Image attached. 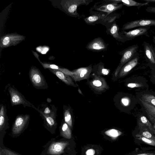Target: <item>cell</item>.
Masks as SVG:
<instances>
[{
    "label": "cell",
    "instance_id": "1",
    "mask_svg": "<svg viewBox=\"0 0 155 155\" xmlns=\"http://www.w3.org/2000/svg\"><path fill=\"white\" fill-rule=\"evenodd\" d=\"M8 91L10 95L11 103L12 106L22 104L25 107H27L32 108L34 105L27 100L24 96L14 86L8 84Z\"/></svg>",
    "mask_w": 155,
    "mask_h": 155
},
{
    "label": "cell",
    "instance_id": "2",
    "mask_svg": "<svg viewBox=\"0 0 155 155\" xmlns=\"http://www.w3.org/2000/svg\"><path fill=\"white\" fill-rule=\"evenodd\" d=\"M30 81L35 88L38 89H45L48 86L46 81L41 72L37 68L32 67L29 72Z\"/></svg>",
    "mask_w": 155,
    "mask_h": 155
},
{
    "label": "cell",
    "instance_id": "3",
    "mask_svg": "<svg viewBox=\"0 0 155 155\" xmlns=\"http://www.w3.org/2000/svg\"><path fill=\"white\" fill-rule=\"evenodd\" d=\"M138 48L139 46L137 44L128 47L120 52L122 58L115 71L114 75L115 77H117L122 67L130 61L136 54Z\"/></svg>",
    "mask_w": 155,
    "mask_h": 155
},
{
    "label": "cell",
    "instance_id": "4",
    "mask_svg": "<svg viewBox=\"0 0 155 155\" xmlns=\"http://www.w3.org/2000/svg\"><path fill=\"white\" fill-rule=\"evenodd\" d=\"M30 119V115L28 114L17 116L12 128L13 133L18 134L21 132L28 124Z\"/></svg>",
    "mask_w": 155,
    "mask_h": 155
},
{
    "label": "cell",
    "instance_id": "5",
    "mask_svg": "<svg viewBox=\"0 0 155 155\" xmlns=\"http://www.w3.org/2000/svg\"><path fill=\"white\" fill-rule=\"evenodd\" d=\"M155 26V19H141L128 22L124 24L122 28L123 31L135 28Z\"/></svg>",
    "mask_w": 155,
    "mask_h": 155
},
{
    "label": "cell",
    "instance_id": "6",
    "mask_svg": "<svg viewBox=\"0 0 155 155\" xmlns=\"http://www.w3.org/2000/svg\"><path fill=\"white\" fill-rule=\"evenodd\" d=\"M150 28V26L140 27L128 31H123L122 33L126 40H130L138 37L146 35Z\"/></svg>",
    "mask_w": 155,
    "mask_h": 155
},
{
    "label": "cell",
    "instance_id": "7",
    "mask_svg": "<svg viewBox=\"0 0 155 155\" xmlns=\"http://www.w3.org/2000/svg\"><path fill=\"white\" fill-rule=\"evenodd\" d=\"M92 0H71L67 1L65 3V7L70 14L76 15H78L77 12L78 7L82 5H87Z\"/></svg>",
    "mask_w": 155,
    "mask_h": 155
},
{
    "label": "cell",
    "instance_id": "8",
    "mask_svg": "<svg viewBox=\"0 0 155 155\" xmlns=\"http://www.w3.org/2000/svg\"><path fill=\"white\" fill-rule=\"evenodd\" d=\"M32 108L36 110L40 114V116L44 120V122L48 127L51 128L57 125L56 118L57 117V108L56 107L54 108L52 112L50 114H44L40 109H39L33 105Z\"/></svg>",
    "mask_w": 155,
    "mask_h": 155
},
{
    "label": "cell",
    "instance_id": "9",
    "mask_svg": "<svg viewBox=\"0 0 155 155\" xmlns=\"http://www.w3.org/2000/svg\"><path fill=\"white\" fill-rule=\"evenodd\" d=\"M139 58L138 53H137L130 61L125 64L122 67L119 73L118 77H122L127 75L137 65Z\"/></svg>",
    "mask_w": 155,
    "mask_h": 155
},
{
    "label": "cell",
    "instance_id": "10",
    "mask_svg": "<svg viewBox=\"0 0 155 155\" xmlns=\"http://www.w3.org/2000/svg\"><path fill=\"white\" fill-rule=\"evenodd\" d=\"M91 70V66L80 68L72 71L73 74L71 77L75 81L87 79L89 78Z\"/></svg>",
    "mask_w": 155,
    "mask_h": 155
},
{
    "label": "cell",
    "instance_id": "11",
    "mask_svg": "<svg viewBox=\"0 0 155 155\" xmlns=\"http://www.w3.org/2000/svg\"><path fill=\"white\" fill-rule=\"evenodd\" d=\"M90 84L92 87L99 91H104L108 88L105 79L99 76H95Z\"/></svg>",
    "mask_w": 155,
    "mask_h": 155
},
{
    "label": "cell",
    "instance_id": "12",
    "mask_svg": "<svg viewBox=\"0 0 155 155\" xmlns=\"http://www.w3.org/2000/svg\"><path fill=\"white\" fill-rule=\"evenodd\" d=\"M107 46L100 38H96L89 42L86 46L87 49L92 51H99L105 50Z\"/></svg>",
    "mask_w": 155,
    "mask_h": 155
},
{
    "label": "cell",
    "instance_id": "13",
    "mask_svg": "<svg viewBox=\"0 0 155 155\" xmlns=\"http://www.w3.org/2000/svg\"><path fill=\"white\" fill-rule=\"evenodd\" d=\"M69 144L67 141L53 142L49 147L47 153L51 155L60 154L64 152V150Z\"/></svg>",
    "mask_w": 155,
    "mask_h": 155
},
{
    "label": "cell",
    "instance_id": "14",
    "mask_svg": "<svg viewBox=\"0 0 155 155\" xmlns=\"http://www.w3.org/2000/svg\"><path fill=\"white\" fill-rule=\"evenodd\" d=\"M143 46L145 58L150 64L155 65V49L145 41L143 42Z\"/></svg>",
    "mask_w": 155,
    "mask_h": 155
},
{
    "label": "cell",
    "instance_id": "15",
    "mask_svg": "<svg viewBox=\"0 0 155 155\" xmlns=\"http://www.w3.org/2000/svg\"><path fill=\"white\" fill-rule=\"evenodd\" d=\"M138 123L140 130H147L152 134H155V130L153 126L145 116H140L138 118Z\"/></svg>",
    "mask_w": 155,
    "mask_h": 155
},
{
    "label": "cell",
    "instance_id": "16",
    "mask_svg": "<svg viewBox=\"0 0 155 155\" xmlns=\"http://www.w3.org/2000/svg\"><path fill=\"white\" fill-rule=\"evenodd\" d=\"M49 70L66 84L77 87L76 84L74 82L70 76L59 70L51 69H49Z\"/></svg>",
    "mask_w": 155,
    "mask_h": 155
},
{
    "label": "cell",
    "instance_id": "17",
    "mask_svg": "<svg viewBox=\"0 0 155 155\" xmlns=\"http://www.w3.org/2000/svg\"><path fill=\"white\" fill-rule=\"evenodd\" d=\"M111 3L106 4L97 8L96 10L107 13V15L112 12L121 8L124 5L122 3L119 4L112 2Z\"/></svg>",
    "mask_w": 155,
    "mask_h": 155
},
{
    "label": "cell",
    "instance_id": "18",
    "mask_svg": "<svg viewBox=\"0 0 155 155\" xmlns=\"http://www.w3.org/2000/svg\"><path fill=\"white\" fill-rule=\"evenodd\" d=\"M139 100L144 107L149 120L153 123L155 124V106L144 102L141 98Z\"/></svg>",
    "mask_w": 155,
    "mask_h": 155
},
{
    "label": "cell",
    "instance_id": "19",
    "mask_svg": "<svg viewBox=\"0 0 155 155\" xmlns=\"http://www.w3.org/2000/svg\"><path fill=\"white\" fill-rule=\"evenodd\" d=\"M8 118L7 114V109L5 105H0V129L1 131L8 124Z\"/></svg>",
    "mask_w": 155,
    "mask_h": 155
},
{
    "label": "cell",
    "instance_id": "20",
    "mask_svg": "<svg viewBox=\"0 0 155 155\" xmlns=\"http://www.w3.org/2000/svg\"><path fill=\"white\" fill-rule=\"evenodd\" d=\"M110 1L116 2L118 3H122L124 5L128 7L136 6L139 9L142 6L149 5L148 2L140 3L133 0H111Z\"/></svg>",
    "mask_w": 155,
    "mask_h": 155
},
{
    "label": "cell",
    "instance_id": "21",
    "mask_svg": "<svg viewBox=\"0 0 155 155\" xmlns=\"http://www.w3.org/2000/svg\"><path fill=\"white\" fill-rule=\"evenodd\" d=\"M64 122L69 126L71 128L72 127V119L70 109L69 107L64 106Z\"/></svg>",
    "mask_w": 155,
    "mask_h": 155
},
{
    "label": "cell",
    "instance_id": "22",
    "mask_svg": "<svg viewBox=\"0 0 155 155\" xmlns=\"http://www.w3.org/2000/svg\"><path fill=\"white\" fill-rule=\"evenodd\" d=\"M61 133L64 137L70 139L71 137V132L70 127L65 122H63L61 127Z\"/></svg>",
    "mask_w": 155,
    "mask_h": 155
},
{
    "label": "cell",
    "instance_id": "23",
    "mask_svg": "<svg viewBox=\"0 0 155 155\" xmlns=\"http://www.w3.org/2000/svg\"><path fill=\"white\" fill-rule=\"evenodd\" d=\"M143 101L155 106V96L149 94L141 95V98Z\"/></svg>",
    "mask_w": 155,
    "mask_h": 155
},
{
    "label": "cell",
    "instance_id": "24",
    "mask_svg": "<svg viewBox=\"0 0 155 155\" xmlns=\"http://www.w3.org/2000/svg\"><path fill=\"white\" fill-rule=\"evenodd\" d=\"M104 134L112 139H115L120 135L122 133L117 130L111 129L105 131Z\"/></svg>",
    "mask_w": 155,
    "mask_h": 155
},
{
    "label": "cell",
    "instance_id": "25",
    "mask_svg": "<svg viewBox=\"0 0 155 155\" xmlns=\"http://www.w3.org/2000/svg\"><path fill=\"white\" fill-rule=\"evenodd\" d=\"M118 28L117 25L115 24H113L112 25L110 32L111 34L115 38L122 40L124 38L122 37L118 33Z\"/></svg>",
    "mask_w": 155,
    "mask_h": 155
},
{
    "label": "cell",
    "instance_id": "26",
    "mask_svg": "<svg viewBox=\"0 0 155 155\" xmlns=\"http://www.w3.org/2000/svg\"><path fill=\"white\" fill-rule=\"evenodd\" d=\"M104 15V14L93 15L86 18L84 19V20L86 23L91 24L100 19L101 17H103Z\"/></svg>",
    "mask_w": 155,
    "mask_h": 155
},
{
    "label": "cell",
    "instance_id": "27",
    "mask_svg": "<svg viewBox=\"0 0 155 155\" xmlns=\"http://www.w3.org/2000/svg\"><path fill=\"white\" fill-rule=\"evenodd\" d=\"M136 135L155 140V137L148 130H140L139 133Z\"/></svg>",
    "mask_w": 155,
    "mask_h": 155
},
{
    "label": "cell",
    "instance_id": "28",
    "mask_svg": "<svg viewBox=\"0 0 155 155\" xmlns=\"http://www.w3.org/2000/svg\"><path fill=\"white\" fill-rule=\"evenodd\" d=\"M137 139L150 145L155 146V140L148 139L143 137L136 135Z\"/></svg>",
    "mask_w": 155,
    "mask_h": 155
},
{
    "label": "cell",
    "instance_id": "29",
    "mask_svg": "<svg viewBox=\"0 0 155 155\" xmlns=\"http://www.w3.org/2000/svg\"><path fill=\"white\" fill-rule=\"evenodd\" d=\"M55 107V105L53 104L51 105V108L49 106H45L40 110L45 114H50L52 113Z\"/></svg>",
    "mask_w": 155,
    "mask_h": 155
},
{
    "label": "cell",
    "instance_id": "30",
    "mask_svg": "<svg viewBox=\"0 0 155 155\" xmlns=\"http://www.w3.org/2000/svg\"><path fill=\"white\" fill-rule=\"evenodd\" d=\"M143 86V84L142 83H130L128 84L127 85V87L130 88L140 87H142Z\"/></svg>",
    "mask_w": 155,
    "mask_h": 155
},
{
    "label": "cell",
    "instance_id": "31",
    "mask_svg": "<svg viewBox=\"0 0 155 155\" xmlns=\"http://www.w3.org/2000/svg\"><path fill=\"white\" fill-rule=\"evenodd\" d=\"M121 102L123 105L125 106H127L130 104V101L128 98L124 97L121 99Z\"/></svg>",
    "mask_w": 155,
    "mask_h": 155
},
{
    "label": "cell",
    "instance_id": "32",
    "mask_svg": "<svg viewBox=\"0 0 155 155\" xmlns=\"http://www.w3.org/2000/svg\"><path fill=\"white\" fill-rule=\"evenodd\" d=\"M2 151L6 155H18L15 153L6 149H2Z\"/></svg>",
    "mask_w": 155,
    "mask_h": 155
},
{
    "label": "cell",
    "instance_id": "33",
    "mask_svg": "<svg viewBox=\"0 0 155 155\" xmlns=\"http://www.w3.org/2000/svg\"><path fill=\"white\" fill-rule=\"evenodd\" d=\"M145 10L148 12L155 13V7L148 6Z\"/></svg>",
    "mask_w": 155,
    "mask_h": 155
},
{
    "label": "cell",
    "instance_id": "34",
    "mask_svg": "<svg viewBox=\"0 0 155 155\" xmlns=\"http://www.w3.org/2000/svg\"><path fill=\"white\" fill-rule=\"evenodd\" d=\"M95 153V151L93 149H89L85 152L86 155H94Z\"/></svg>",
    "mask_w": 155,
    "mask_h": 155
},
{
    "label": "cell",
    "instance_id": "35",
    "mask_svg": "<svg viewBox=\"0 0 155 155\" xmlns=\"http://www.w3.org/2000/svg\"><path fill=\"white\" fill-rule=\"evenodd\" d=\"M132 155H155V152H147V153H139L135 154H133Z\"/></svg>",
    "mask_w": 155,
    "mask_h": 155
},
{
    "label": "cell",
    "instance_id": "36",
    "mask_svg": "<svg viewBox=\"0 0 155 155\" xmlns=\"http://www.w3.org/2000/svg\"><path fill=\"white\" fill-rule=\"evenodd\" d=\"M10 41V38L8 37H5L3 40L2 44L3 45H7L9 43Z\"/></svg>",
    "mask_w": 155,
    "mask_h": 155
},
{
    "label": "cell",
    "instance_id": "37",
    "mask_svg": "<svg viewBox=\"0 0 155 155\" xmlns=\"http://www.w3.org/2000/svg\"><path fill=\"white\" fill-rule=\"evenodd\" d=\"M109 72L108 70L105 68L102 69L101 71L102 74L105 75H107L108 74Z\"/></svg>",
    "mask_w": 155,
    "mask_h": 155
},
{
    "label": "cell",
    "instance_id": "38",
    "mask_svg": "<svg viewBox=\"0 0 155 155\" xmlns=\"http://www.w3.org/2000/svg\"><path fill=\"white\" fill-rule=\"evenodd\" d=\"M145 2H148L149 3L150 2L155 3V0H141Z\"/></svg>",
    "mask_w": 155,
    "mask_h": 155
},
{
    "label": "cell",
    "instance_id": "39",
    "mask_svg": "<svg viewBox=\"0 0 155 155\" xmlns=\"http://www.w3.org/2000/svg\"><path fill=\"white\" fill-rule=\"evenodd\" d=\"M152 41L153 42L155 43V35L153 37Z\"/></svg>",
    "mask_w": 155,
    "mask_h": 155
},
{
    "label": "cell",
    "instance_id": "40",
    "mask_svg": "<svg viewBox=\"0 0 155 155\" xmlns=\"http://www.w3.org/2000/svg\"><path fill=\"white\" fill-rule=\"evenodd\" d=\"M154 129L155 130V124H154L153 125Z\"/></svg>",
    "mask_w": 155,
    "mask_h": 155
},
{
    "label": "cell",
    "instance_id": "41",
    "mask_svg": "<svg viewBox=\"0 0 155 155\" xmlns=\"http://www.w3.org/2000/svg\"><path fill=\"white\" fill-rule=\"evenodd\" d=\"M154 78H155V76H154Z\"/></svg>",
    "mask_w": 155,
    "mask_h": 155
}]
</instances>
